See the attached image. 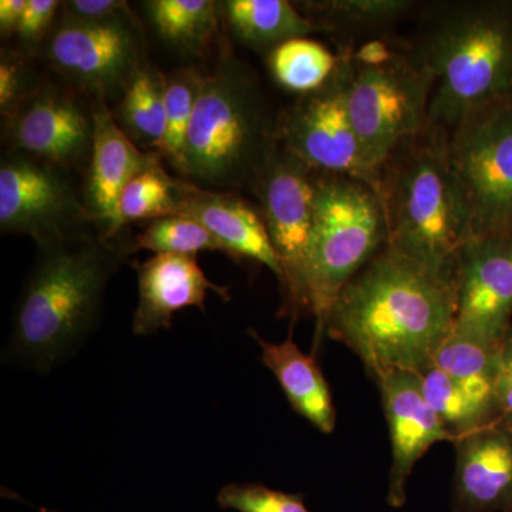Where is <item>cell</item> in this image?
Returning <instances> with one entry per match:
<instances>
[{
    "instance_id": "1",
    "label": "cell",
    "mask_w": 512,
    "mask_h": 512,
    "mask_svg": "<svg viewBox=\"0 0 512 512\" xmlns=\"http://www.w3.org/2000/svg\"><path fill=\"white\" fill-rule=\"evenodd\" d=\"M456 313V278L384 247L340 292L325 333L355 352L373 379L390 370L423 373Z\"/></svg>"
},
{
    "instance_id": "2",
    "label": "cell",
    "mask_w": 512,
    "mask_h": 512,
    "mask_svg": "<svg viewBox=\"0 0 512 512\" xmlns=\"http://www.w3.org/2000/svg\"><path fill=\"white\" fill-rule=\"evenodd\" d=\"M133 251L134 244L87 232L39 245L5 359L39 373L62 365L96 326L106 286Z\"/></svg>"
},
{
    "instance_id": "3",
    "label": "cell",
    "mask_w": 512,
    "mask_h": 512,
    "mask_svg": "<svg viewBox=\"0 0 512 512\" xmlns=\"http://www.w3.org/2000/svg\"><path fill=\"white\" fill-rule=\"evenodd\" d=\"M421 18L409 47L433 77L431 126L512 96V0L437 2Z\"/></svg>"
},
{
    "instance_id": "4",
    "label": "cell",
    "mask_w": 512,
    "mask_h": 512,
    "mask_svg": "<svg viewBox=\"0 0 512 512\" xmlns=\"http://www.w3.org/2000/svg\"><path fill=\"white\" fill-rule=\"evenodd\" d=\"M279 147V116L255 74L224 56L202 84L180 177L204 190L256 194Z\"/></svg>"
},
{
    "instance_id": "5",
    "label": "cell",
    "mask_w": 512,
    "mask_h": 512,
    "mask_svg": "<svg viewBox=\"0 0 512 512\" xmlns=\"http://www.w3.org/2000/svg\"><path fill=\"white\" fill-rule=\"evenodd\" d=\"M380 197L386 211V247L456 278L470 225L448 164L443 128L430 124L393 151L383 164Z\"/></svg>"
},
{
    "instance_id": "6",
    "label": "cell",
    "mask_w": 512,
    "mask_h": 512,
    "mask_svg": "<svg viewBox=\"0 0 512 512\" xmlns=\"http://www.w3.org/2000/svg\"><path fill=\"white\" fill-rule=\"evenodd\" d=\"M386 244V211L379 191L349 175L316 171L306 269L316 339L325 332L326 318L340 292Z\"/></svg>"
},
{
    "instance_id": "7",
    "label": "cell",
    "mask_w": 512,
    "mask_h": 512,
    "mask_svg": "<svg viewBox=\"0 0 512 512\" xmlns=\"http://www.w3.org/2000/svg\"><path fill=\"white\" fill-rule=\"evenodd\" d=\"M349 50L348 107L367 156L382 171L394 150L430 126L433 77L410 47L384 39Z\"/></svg>"
},
{
    "instance_id": "8",
    "label": "cell",
    "mask_w": 512,
    "mask_h": 512,
    "mask_svg": "<svg viewBox=\"0 0 512 512\" xmlns=\"http://www.w3.org/2000/svg\"><path fill=\"white\" fill-rule=\"evenodd\" d=\"M444 131L470 238L512 235V96L470 111Z\"/></svg>"
},
{
    "instance_id": "9",
    "label": "cell",
    "mask_w": 512,
    "mask_h": 512,
    "mask_svg": "<svg viewBox=\"0 0 512 512\" xmlns=\"http://www.w3.org/2000/svg\"><path fill=\"white\" fill-rule=\"evenodd\" d=\"M335 72L322 86L301 94L279 114V143L319 173L342 174L375 187L382 171L367 156L348 107L350 56L340 49Z\"/></svg>"
},
{
    "instance_id": "10",
    "label": "cell",
    "mask_w": 512,
    "mask_h": 512,
    "mask_svg": "<svg viewBox=\"0 0 512 512\" xmlns=\"http://www.w3.org/2000/svg\"><path fill=\"white\" fill-rule=\"evenodd\" d=\"M315 173L281 146L256 191L266 231L284 274L282 313L292 318L311 313L306 269L313 231Z\"/></svg>"
},
{
    "instance_id": "11",
    "label": "cell",
    "mask_w": 512,
    "mask_h": 512,
    "mask_svg": "<svg viewBox=\"0 0 512 512\" xmlns=\"http://www.w3.org/2000/svg\"><path fill=\"white\" fill-rule=\"evenodd\" d=\"M62 168L10 151L0 165V229L26 235L37 247L84 234L92 221Z\"/></svg>"
},
{
    "instance_id": "12",
    "label": "cell",
    "mask_w": 512,
    "mask_h": 512,
    "mask_svg": "<svg viewBox=\"0 0 512 512\" xmlns=\"http://www.w3.org/2000/svg\"><path fill=\"white\" fill-rule=\"evenodd\" d=\"M143 35L130 10L101 22L63 19L46 40L50 66L104 99L124 92L143 67Z\"/></svg>"
},
{
    "instance_id": "13",
    "label": "cell",
    "mask_w": 512,
    "mask_h": 512,
    "mask_svg": "<svg viewBox=\"0 0 512 512\" xmlns=\"http://www.w3.org/2000/svg\"><path fill=\"white\" fill-rule=\"evenodd\" d=\"M453 332L501 345L512 326V235L470 238L457 262Z\"/></svg>"
},
{
    "instance_id": "14",
    "label": "cell",
    "mask_w": 512,
    "mask_h": 512,
    "mask_svg": "<svg viewBox=\"0 0 512 512\" xmlns=\"http://www.w3.org/2000/svg\"><path fill=\"white\" fill-rule=\"evenodd\" d=\"M6 120L13 151L62 168L80 167L92 156L93 111L63 90L39 86Z\"/></svg>"
},
{
    "instance_id": "15",
    "label": "cell",
    "mask_w": 512,
    "mask_h": 512,
    "mask_svg": "<svg viewBox=\"0 0 512 512\" xmlns=\"http://www.w3.org/2000/svg\"><path fill=\"white\" fill-rule=\"evenodd\" d=\"M382 394L384 414L392 441L387 503L402 508L407 500V484L420 458L436 443L454 439L437 413L431 409L421 389L420 373L390 370L375 379Z\"/></svg>"
},
{
    "instance_id": "16",
    "label": "cell",
    "mask_w": 512,
    "mask_h": 512,
    "mask_svg": "<svg viewBox=\"0 0 512 512\" xmlns=\"http://www.w3.org/2000/svg\"><path fill=\"white\" fill-rule=\"evenodd\" d=\"M94 137L83 201L92 221L99 222L103 237L116 238L123 229L119 211L121 192L136 175L160 161L121 130L104 99L93 110Z\"/></svg>"
},
{
    "instance_id": "17",
    "label": "cell",
    "mask_w": 512,
    "mask_h": 512,
    "mask_svg": "<svg viewBox=\"0 0 512 512\" xmlns=\"http://www.w3.org/2000/svg\"><path fill=\"white\" fill-rule=\"evenodd\" d=\"M453 512H512V429L501 420L454 441Z\"/></svg>"
},
{
    "instance_id": "18",
    "label": "cell",
    "mask_w": 512,
    "mask_h": 512,
    "mask_svg": "<svg viewBox=\"0 0 512 512\" xmlns=\"http://www.w3.org/2000/svg\"><path fill=\"white\" fill-rule=\"evenodd\" d=\"M174 215L200 222L232 258H247L271 269L284 282L281 264L272 248L261 211L232 192L204 190L177 178Z\"/></svg>"
},
{
    "instance_id": "19",
    "label": "cell",
    "mask_w": 512,
    "mask_h": 512,
    "mask_svg": "<svg viewBox=\"0 0 512 512\" xmlns=\"http://www.w3.org/2000/svg\"><path fill=\"white\" fill-rule=\"evenodd\" d=\"M138 278V305L134 312L133 333L154 335L171 326L174 313L181 309H204L208 291L229 299L228 288L212 284L195 256L163 254L144 262H134Z\"/></svg>"
},
{
    "instance_id": "20",
    "label": "cell",
    "mask_w": 512,
    "mask_h": 512,
    "mask_svg": "<svg viewBox=\"0 0 512 512\" xmlns=\"http://www.w3.org/2000/svg\"><path fill=\"white\" fill-rule=\"evenodd\" d=\"M249 333L261 346L262 363L274 373L292 409L315 429L332 433L336 426L335 404L315 357L302 352L292 336L282 343H272L255 330Z\"/></svg>"
},
{
    "instance_id": "21",
    "label": "cell",
    "mask_w": 512,
    "mask_h": 512,
    "mask_svg": "<svg viewBox=\"0 0 512 512\" xmlns=\"http://www.w3.org/2000/svg\"><path fill=\"white\" fill-rule=\"evenodd\" d=\"M322 32L348 40L383 39L387 30L413 15L419 3L413 0H316L295 3Z\"/></svg>"
},
{
    "instance_id": "22",
    "label": "cell",
    "mask_w": 512,
    "mask_h": 512,
    "mask_svg": "<svg viewBox=\"0 0 512 512\" xmlns=\"http://www.w3.org/2000/svg\"><path fill=\"white\" fill-rule=\"evenodd\" d=\"M220 6L232 33L256 52L269 55L282 43L319 32L288 0H228Z\"/></svg>"
},
{
    "instance_id": "23",
    "label": "cell",
    "mask_w": 512,
    "mask_h": 512,
    "mask_svg": "<svg viewBox=\"0 0 512 512\" xmlns=\"http://www.w3.org/2000/svg\"><path fill=\"white\" fill-rule=\"evenodd\" d=\"M167 77L157 67L143 66L128 83L114 114L121 130L138 147L160 156L165 137Z\"/></svg>"
},
{
    "instance_id": "24",
    "label": "cell",
    "mask_w": 512,
    "mask_h": 512,
    "mask_svg": "<svg viewBox=\"0 0 512 512\" xmlns=\"http://www.w3.org/2000/svg\"><path fill=\"white\" fill-rule=\"evenodd\" d=\"M500 346L451 332L433 362L434 366L443 370L448 377L463 386L471 396L493 410L497 416L495 384Z\"/></svg>"
},
{
    "instance_id": "25",
    "label": "cell",
    "mask_w": 512,
    "mask_h": 512,
    "mask_svg": "<svg viewBox=\"0 0 512 512\" xmlns=\"http://www.w3.org/2000/svg\"><path fill=\"white\" fill-rule=\"evenodd\" d=\"M148 18L165 42L200 52L218 29L220 3L210 0H151Z\"/></svg>"
},
{
    "instance_id": "26",
    "label": "cell",
    "mask_w": 512,
    "mask_h": 512,
    "mask_svg": "<svg viewBox=\"0 0 512 512\" xmlns=\"http://www.w3.org/2000/svg\"><path fill=\"white\" fill-rule=\"evenodd\" d=\"M420 377L427 403L443 421L454 441L498 420L493 410L478 402L439 367L430 366L420 373Z\"/></svg>"
},
{
    "instance_id": "27",
    "label": "cell",
    "mask_w": 512,
    "mask_h": 512,
    "mask_svg": "<svg viewBox=\"0 0 512 512\" xmlns=\"http://www.w3.org/2000/svg\"><path fill=\"white\" fill-rule=\"evenodd\" d=\"M339 55L308 37H298L275 47L268 66L279 86L305 94L322 86L335 72Z\"/></svg>"
},
{
    "instance_id": "28",
    "label": "cell",
    "mask_w": 512,
    "mask_h": 512,
    "mask_svg": "<svg viewBox=\"0 0 512 512\" xmlns=\"http://www.w3.org/2000/svg\"><path fill=\"white\" fill-rule=\"evenodd\" d=\"M205 76L195 69L177 70L167 77V94H165V137L161 146L160 157H164L177 173L183 168L185 140L190 128L195 107L204 84Z\"/></svg>"
},
{
    "instance_id": "29",
    "label": "cell",
    "mask_w": 512,
    "mask_h": 512,
    "mask_svg": "<svg viewBox=\"0 0 512 512\" xmlns=\"http://www.w3.org/2000/svg\"><path fill=\"white\" fill-rule=\"evenodd\" d=\"M177 178L165 173L161 161L136 175L120 195L121 221H153L170 217L175 211Z\"/></svg>"
},
{
    "instance_id": "30",
    "label": "cell",
    "mask_w": 512,
    "mask_h": 512,
    "mask_svg": "<svg viewBox=\"0 0 512 512\" xmlns=\"http://www.w3.org/2000/svg\"><path fill=\"white\" fill-rule=\"evenodd\" d=\"M134 249H146L156 255L195 256L201 251L227 254L224 245L200 222L181 215H170L148 222L146 229L136 238Z\"/></svg>"
},
{
    "instance_id": "31",
    "label": "cell",
    "mask_w": 512,
    "mask_h": 512,
    "mask_svg": "<svg viewBox=\"0 0 512 512\" xmlns=\"http://www.w3.org/2000/svg\"><path fill=\"white\" fill-rule=\"evenodd\" d=\"M217 503L222 510L235 512H311L302 495L272 490L256 483L224 485L218 491Z\"/></svg>"
},
{
    "instance_id": "32",
    "label": "cell",
    "mask_w": 512,
    "mask_h": 512,
    "mask_svg": "<svg viewBox=\"0 0 512 512\" xmlns=\"http://www.w3.org/2000/svg\"><path fill=\"white\" fill-rule=\"evenodd\" d=\"M32 86L30 72L18 56L3 55L0 62V109L3 119H8L20 103L37 87Z\"/></svg>"
},
{
    "instance_id": "33",
    "label": "cell",
    "mask_w": 512,
    "mask_h": 512,
    "mask_svg": "<svg viewBox=\"0 0 512 512\" xmlns=\"http://www.w3.org/2000/svg\"><path fill=\"white\" fill-rule=\"evenodd\" d=\"M60 3L56 0H28L15 35L28 50H35L43 42L55 19Z\"/></svg>"
},
{
    "instance_id": "34",
    "label": "cell",
    "mask_w": 512,
    "mask_h": 512,
    "mask_svg": "<svg viewBox=\"0 0 512 512\" xmlns=\"http://www.w3.org/2000/svg\"><path fill=\"white\" fill-rule=\"evenodd\" d=\"M495 396H497L498 420L512 429V326L500 346Z\"/></svg>"
},
{
    "instance_id": "35",
    "label": "cell",
    "mask_w": 512,
    "mask_h": 512,
    "mask_svg": "<svg viewBox=\"0 0 512 512\" xmlns=\"http://www.w3.org/2000/svg\"><path fill=\"white\" fill-rule=\"evenodd\" d=\"M64 18L72 22L92 23L126 13L128 3L123 0H70L63 3Z\"/></svg>"
},
{
    "instance_id": "36",
    "label": "cell",
    "mask_w": 512,
    "mask_h": 512,
    "mask_svg": "<svg viewBox=\"0 0 512 512\" xmlns=\"http://www.w3.org/2000/svg\"><path fill=\"white\" fill-rule=\"evenodd\" d=\"M28 0H2L0 2V32L2 36L15 35Z\"/></svg>"
}]
</instances>
